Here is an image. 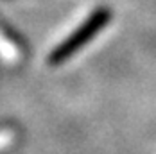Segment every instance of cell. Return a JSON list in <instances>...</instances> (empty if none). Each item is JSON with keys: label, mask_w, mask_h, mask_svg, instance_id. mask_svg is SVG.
I'll return each instance as SVG.
<instances>
[{"label": "cell", "mask_w": 156, "mask_h": 154, "mask_svg": "<svg viewBox=\"0 0 156 154\" xmlns=\"http://www.w3.org/2000/svg\"><path fill=\"white\" fill-rule=\"evenodd\" d=\"M109 18H111V13H109L108 9H99V11H95L94 15L90 16L66 41H63L61 45L50 54V63H52V65H59V63L65 61L66 58H70L74 52H77L79 48L84 45V43H88L102 27L108 25Z\"/></svg>", "instance_id": "cell-1"}]
</instances>
